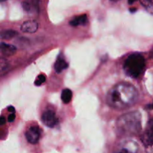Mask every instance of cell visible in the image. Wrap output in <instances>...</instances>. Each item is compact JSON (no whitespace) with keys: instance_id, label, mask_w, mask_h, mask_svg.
<instances>
[{"instance_id":"8fae6325","label":"cell","mask_w":153,"mask_h":153,"mask_svg":"<svg viewBox=\"0 0 153 153\" xmlns=\"http://www.w3.org/2000/svg\"><path fill=\"white\" fill-rule=\"evenodd\" d=\"M88 22V17L87 15H80V16H76L71 19L70 22V25L73 27L79 26V25H84Z\"/></svg>"},{"instance_id":"3957f363","label":"cell","mask_w":153,"mask_h":153,"mask_svg":"<svg viewBox=\"0 0 153 153\" xmlns=\"http://www.w3.org/2000/svg\"><path fill=\"white\" fill-rule=\"evenodd\" d=\"M118 129L127 132H136L140 128V114L137 111L123 115L117 122Z\"/></svg>"},{"instance_id":"603a6c76","label":"cell","mask_w":153,"mask_h":153,"mask_svg":"<svg viewBox=\"0 0 153 153\" xmlns=\"http://www.w3.org/2000/svg\"><path fill=\"white\" fill-rule=\"evenodd\" d=\"M6 1V0H0V1Z\"/></svg>"},{"instance_id":"5b68a950","label":"cell","mask_w":153,"mask_h":153,"mask_svg":"<svg viewBox=\"0 0 153 153\" xmlns=\"http://www.w3.org/2000/svg\"><path fill=\"white\" fill-rule=\"evenodd\" d=\"M16 52V48L8 43L0 42V59H4L14 55Z\"/></svg>"},{"instance_id":"2e32d148","label":"cell","mask_w":153,"mask_h":153,"mask_svg":"<svg viewBox=\"0 0 153 153\" xmlns=\"http://www.w3.org/2000/svg\"><path fill=\"white\" fill-rule=\"evenodd\" d=\"M45 81H46V76L43 74H40L37 77V79H36L35 82H34V85H35L36 86H40L42 84L44 83Z\"/></svg>"},{"instance_id":"44dd1931","label":"cell","mask_w":153,"mask_h":153,"mask_svg":"<svg viewBox=\"0 0 153 153\" xmlns=\"http://www.w3.org/2000/svg\"><path fill=\"white\" fill-rule=\"evenodd\" d=\"M149 108H151V109H153V103L152 105H149Z\"/></svg>"},{"instance_id":"d6986e66","label":"cell","mask_w":153,"mask_h":153,"mask_svg":"<svg viewBox=\"0 0 153 153\" xmlns=\"http://www.w3.org/2000/svg\"><path fill=\"white\" fill-rule=\"evenodd\" d=\"M7 110H8L9 112H11V113H14L15 112V108L13 107V106H9Z\"/></svg>"},{"instance_id":"7a4b0ae2","label":"cell","mask_w":153,"mask_h":153,"mask_svg":"<svg viewBox=\"0 0 153 153\" xmlns=\"http://www.w3.org/2000/svg\"><path fill=\"white\" fill-rule=\"evenodd\" d=\"M145 67V59L140 54L133 53L124 63V70L128 76L137 78L141 74Z\"/></svg>"},{"instance_id":"9a60e30c","label":"cell","mask_w":153,"mask_h":153,"mask_svg":"<svg viewBox=\"0 0 153 153\" xmlns=\"http://www.w3.org/2000/svg\"><path fill=\"white\" fill-rule=\"evenodd\" d=\"M142 5L145 7L147 12L153 15V1L152 0H140Z\"/></svg>"},{"instance_id":"ac0fdd59","label":"cell","mask_w":153,"mask_h":153,"mask_svg":"<svg viewBox=\"0 0 153 153\" xmlns=\"http://www.w3.org/2000/svg\"><path fill=\"white\" fill-rule=\"evenodd\" d=\"M5 123V118L4 117H0V125Z\"/></svg>"},{"instance_id":"4fadbf2b","label":"cell","mask_w":153,"mask_h":153,"mask_svg":"<svg viewBox=\"0 0 153 153\" xmlns=\"http://www.w3.org/2000/svg\"><path fill=\"white\" fill-rule=\"evenodd\" d=\"M17 34V32L13 30H6V31H0V39L1 40H9Z\"/></svg>"},{"instance_id":"7402d4cb","label":"cell","mask_w":153,"mask_h":153,"mask_svg":"<svg viewBox=\"0 0 153 153\" xmlns=\"http://www.w3.org/2000/svg\"><path fill=\"white\" fill-rule=\"evenodd\" d=\"M111 1H119V0H111Z\"/></svg>"},{"instance_id":"5bb4252c","label":"cell","mask_w":153,"mask_h":153,"mask_svg":"<svg viewBox=\"0 0 153 153\" xmlns=\"http://www.w3.org/2000/svg\"><path fill=\"white\" fill-rule=\"evenodd\" d=\"M73 97V93L70 89H64L61 93V100H62L63 102L65 104H68L72 100Z\"/></svg>"},{"instance_id":"7c38bea8","label":"cell","mask_w":153,"mask_h":153,"mask_svg":"<svg viewBox=\"0 0 153 153\" xmlns=\"http://www.w3.org/2000/svg\"><path fill=\"white\" fill-rule=\"evenodd\" d=\"M54 67H55V70L57 73H61L63 70H66L68 67V64L63 58H58L55 62Z\"/></svg>"},{"instance_id":"6da1fadb","label":"cell","mask_w":153,"mask_h":153,"mask_svg":"<svg viewBox=\"0 0 153 153\" xmlns=\"http://www.w3.org/2000/svg\"><path fill=\"white\" fill-rule=\"evenodd\" d=\"M137 91L132 85L126 82L118 83L107 94V103L117 110L128 108L137 100Z\"/></svg>"},{"instance_id":"277c9868","label":"cell","mask_w":153,"mask_h":153,"mask_svg":"<svg viewBox=\"0 0 153 153\" xmlns=\"http://www.w3.org/2000/svg\"><path fill=\"white\" fill-rule=\"evenodd\" d=\"M41 120L46 126L49 128H53L58 123L55 113L52 110H47L43 112L41 117Z\"/></svg>"},{"instance_id":"52a82bcc","label":"cell","mask_w":153,"mask_h":153,"mask_svg":"<svg viewBox=\"0 0 153 153\" xmlns=\"http://www.w3.org/2000/svg\"><path fill=\"white\" fill-rule=\"evenodd\" d=\"M137 146L134 141H126L119 146L115 153H136Z\"/></svg>"},{"instance_id":"8992f818","label":"cell","mask_w":153,"mask_h":153,"mask_svg":"<svg viewBox=\"0 0 153 153\" xmlns=\"http://www.w3.org/2000/svg\"><path fill=\"white\" fill-rule=\"evenodd\" d=\"M40 137V131L38 127L31 126L25 132V137L28 142L31 144H35L38 142Z\"/></svg>"},{"instance_id":"30bf717a","label":"cell","mask_w":153,"mask_h":153,"mask_svg":"<svg viewBox=\"0 0 153 153\" xmlns=\"http://www.w3.org/2000/svg\"><path fill=\"white\" fill-rule=\"evenodd\" d=\"M38 29V23L34 20H28L21 25V30L25 33H34Z\"/></svg>"},{"instance_id":"ffe728a7","label":"cell","mask_w":153,"mask_h":153,"mask_svg":"<svg viewBox=\"0 0 153 153\" xmlns=\"http://www.w3.org/2000/svg\"><path fill=\"white\" fill-rule=\"evenodd\" d=\"M136 1H137V0H128V2L129 4H132L133 3L135 2Z\"/></svg>"},{"instance_id":"e0dca14e","label":"cell","mask_w":153,"mask_h":153,"mask_svg":"<svg viewBox=\"0 0 153 153\" xmlns=\"http://www.w3.org/2000/svg\"><path fill=\"white\" fill-rule=\"evenodd\" d=\"M14 120H15V114H14V113H11L8 116V118H7V120H8V122L11 123V122H13V121Z\"/></svg>"},{"instance_id":"ba28073f","label":"cell","mask_w":153,"mask_h":153,"mask_svg":"<svg viewBox=\"0 0 153 153\" xmlns=\"http://www.w3.org/2000/svg\"><path fill=\"white\" fill-rule=\"evenodd\" d=\"M143 140L146 145H152L153 143V118L148 122Z\"/></svg>"},{"instance_id":"9c48e42d","label":"cell","mask_w":153,"mask_h":153,"mask_svg":"<svg viewBox=\"0 0 153 153\" xmlns=\"http://www.w3.org/2000/svg\"><path fill=\"white\" fill-rule=\"evenodd\" d=\"M40 0H25L22 2V7L28 13H35L38 11V4Z\"/></svg>"}]
</instances>
